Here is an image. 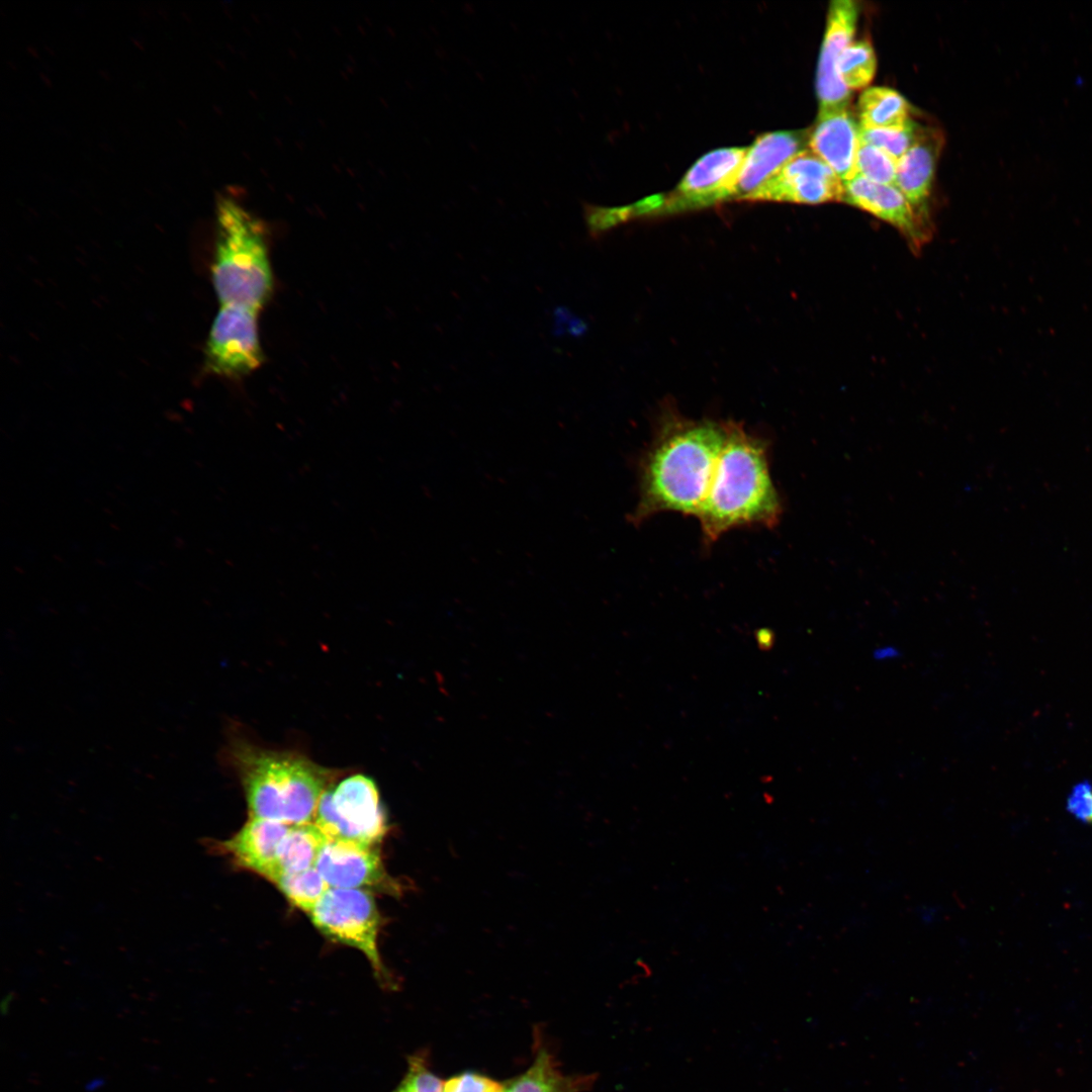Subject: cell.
I'll return each mask as SVG.
<instances>
[{
	"mask_svg": "<svg viewBox=\"0 0 1092 1092\" xmlns=\"http://www.w3.org/2000/svg\"><path fill=\"white\" fill-rule=\"evenodd\" d=\"M936 155V146L919 134L897 162L895 186L919 210L930 193Z\"/></svg>",
	"mask_w": 1092,
	"mask_h": 1092,
	"instance_id": "cell-16",
	"label": "cell"
},
{
	"mask_svg": "<svg viewBox=\"0 0 1092 1092\" xmlns=\"http://www.w3.org/2000/svg\"><path fill=\"white\" fill-rule=\"evenodd\" d=\"M724 439V423L668 414L640 464L639 500L632 520L660 512L698 515Z\"/></svg>",
	"mask_w": 1092,
	"mask_h": 1092,
	"instance_id": "cell-1",
	"label": "cell"
},
{
	"mask_svg": "<svg viewBox=\"0 0 1092 1092\" xmlns=\"http://www.w3.org/2000/svg\"><path fill=\"white\" fill-rule=\"evenodd\" d=\"M837 73L849 90L861 89L873 80L877 60L869 40H852L837 60Z\"/></svg>",
	"mask_w": 1092,
	"mask_h": 1092,
	"instance_id": "cell-20",
	"label": "cell"
},
{
	"mask_svg": "<svg viewBox=\"0 0 1092 1092\" xmlns=\"http://www.w3.org/2000/svg\"><path fill=\"white\" fill-rule=\"evenodd\" d=\"M229 754L252 818L312 823L322 796L336 778L334 770L298 752L263 748L241 738L231 742Z\"/></svg>",
	"mask_w": 1092,
	"mask_h": 1092,
	"instance_id": "cell-3",
	"label": "cell"
},
{
	"mask_svg": "<svg viewBox=\"0 0 1092 1092\" xmlns=\"http://www.w3.org/2000/svg\"><path fill=\"white\" fill-rule=\"evenodd\" d=\"M1067 808L1078 819L1092 824V785L1089 782L1074 786L1068 797Z\"/></svg>",
	"mask_w": 1092,
	"mask_h": 1092,
	"instance_id": "cell-26",
	"label": "cell"
},
{
	"mask_svg": "<svg viewBox=\"0 0 1092 1092\" xmlns=\"http://www.w3.org/2000/svg\"><path fill=\"white\" fill-rule=\"evenodd\" d=\"M919 134L912 120L902 126L894 127L859 126L860 143L875 146L897 160L917 141Z\"/></svg>",
	"mask_w": 1092,
	"mask_h": 1092,
	"instance_id": "cell-22",
	"label": "cell"
},
{
	"mask_svg": "<svg viewBox=\"0 0 1092 1092\" xmlns=\"http://www.w3.org/2000/svg\"><path fill=\"white\" fill-rule=\"evenodd\" d=\"M857 107L861 127H894L910 121L907 100L891 88L866 89L859 96Z\"/></svg>",
	"mask_w": 1092,
	"mask_h": 1092,
	"instance_id": "cell-18",
	"label": "cell"
},
{
	"mask_svg": "<svg viewBox=\"0 0 1092 1092\" xmlns=\"http://www.w3.org/2000/svg\"><path fill=\"white\" fill-rule=\"evenodd\" d=\"M212 283L220 305L258 310L273 290L266 233L261 220L224 198L216 209Z\"/></svg>",
	"mask_w": 1092,
	"mask_h": 1092,
	"instance_id": "cell-4",
	"label": "cell"
},
{
	"mask_svg": "<svg viewBox=\"0 0 1092 1092\" xmlns=\"http://www.w3.org/2000/svg\"><path fill=\"white\" fill-rule=\"evenodd\" d=\"M444 1083L425 1065L421 1058L411 1060L408 1071L394 1092H443Z\"/></svg>",
	"mask_w": 1092,
	"mask_h": 1092,
	"instance_id": "cell-24",
	"label": "cell"
},
{
	"mask_svg": "<svg viewBox=\"0 0 1092 1092\" xmlns=\"http://www.w3.org/2000/svg\"><path fill=\"white\" fill-rule=\"evenodd\" d=\"M897 162V159L885 151L859 142L855 157V175L875 183L895 186Z\"/></svg>",
	"mask_w": 1092,
	"mask_h": 1092,
	"instance_id": "cell-23",
	"label": "cell"
},
{
	"mask_svg": "<svg viewBox=\"0 0 1092 1092\" xmlns=\"http://www.w3.org/2000/svg\"><path fill=\"white\" fill-rule=\"evenodd\" d=\"M843 182L819 157L805 150L783 165L745 200L818 204L842 201Z\"/></svg>",
	"mask_w": 1092,
	"mask_h": 1092,
	"instance_id": "cell-9",
	"label": "cell"
},
{
	"mask_svg": "<svg viewBox=\"0 0 1092 1092\" xmlns=\"http://www.w3.org/2000/svg\"><path fill=\"white\" fill-rule=\"evenodd\" d=\"M858 145L859 126L848 107L818 110L808 146L842 182L855 176Z\"/></svg>",
	"mask_w": 1092,
	"mask_h": 1092,
	"instance_id": "cell-14",
	"label": "cell"
},
{
	"mask_svg": "<svg viewBox=\"0 0 1092 1092\" xmlns=\"http://www.w3.org/2000/svg\"><path fill=\"white\" fill-rule=\"evenodd\" d=\"M581 1084L564 1076L549 1053L541 1050L532 1066L505 1086V1092H576Z\"/></svg>",
	"mask_w": 1092,
	"mask_h": 1092,
	"instance_id": "cell-19",
	"label": "cell"
},
{
	"mask_svg": "<svg viewBox=\"0 0 1092 1092\" xmlns=\"http://www.w3.org/2000/svg\"><path fill=\"white\" fill-rule=\"evenodd\" d=\"M264 361L258 332V310L240 305H220L204 349L207 372L241 378Z\"/></svg>",
	"mask_w": 1092,
	"mask_h": 1092,
	"instance_id": "cell-7",
	"label": "cell"
},
{
	"mask_svg": "<svg viewBox=\"0 0 1092 1092\" xmlns=\"http://www.w3.org/2000/svg\"><path fill=\"white\" fill-rule=\"evenodd\" d=\"M809 131L779 130L755 139L747 153L736 184L735 200H745L783 165L807 150Z\"/></svg>",
	"mask_w": 1092,
	"mask_h": 1092,
	"instance_id": "cell-15",
	"label": "cell"
},
{
	"mask_svg": "<svg viewBox=\"0 0 1092 1092\" xmlns=\"http://www.w3.org/2000/svg\"><path fill=\"white\" fill-rule=\"evenodd\" d=\"M308 917L325 936L360 950L374 972H384L377 944L380 917L369 891L329 888Z\"/></svg>",
	"mask_w": 1092,
	"mask_h": 1092,
	"instance_id": "cell-6",
	"label": "cell"
},
{
	"mask_svg": "<svg viewBox=\"0 0 1092 1092\" xmlns=\"http://www.w3.org/2000/svg\"><path fill=\"white\" fill-rule=\"evenodd\" d=\"M443 1092H505V1086L487 1077L467 1072L446 1081Z\"/></svg>",
	"mask_w": 1092,
	"mask_h": 1092,
	"instance_id": "cell-25",
	"label": "cell"
},
{
	"mask_svg": "<svg viewBox=\"0 0 1092 1092\" xmlns=\"http://www.w3.org/2000/svg\"><path fill=\"white\" fill-rule=\"evenodd\" d=\"M842 201L895 226L915 251L929 240L930 231L923 212L894 185L875 183L855 175L843 182Z\"/></svg>",
	"mask_w": 1092,
	"mask_h": 1092,
	"instance_id": "cell-11",
	"label": "cell"
},
{
	"mask_svg": "<svg viewBox=\"0 0 1092 1092\" xmlns=\"http://www.w3.org/2000/svg\"><path fill=\"white\" fill-rule=\"evenodd\" d=\"M314 868L330 888L396 890L374 845L328 840Z\"/></svg>",
	"mask_w": 1092,
	"mask_h": 1092,
	"instance_id": "cell-10",
	"label": "cell"
},
{
	"mask_svg": "<svg viewBox=\"0 0 1092 1092\" xmlns=\"http://www.w3.org/2000/svg\"><path fill=\"white\" fill-rule=\"evenodd\" d=\"M898 654H899V652L895 647L886 646V647H882V648L877 649L876 652H875V657H877L878 659H883L884 660V659H891V658L897 657Z\"/></svg>",
	"mask_w": 1092,
	"mask_h": 1092,
	"instance_id": "cell-27",
	"label": "cell"
},
{
	"mask_svg": "<svg viewBox=\"0 0 1092 1092\" xmlns=\"http://www.w3.org/2000/svg\"><path fill=\"white\" fill-rule=\"evenodd\" d=\"M313 823L329 840L374 846L387 830L377 787L363 775L330 786L320 800Z\"/></svg>",
	"mask_w": 1092,
	"mask_h": 1092,
	"instance_id": "cell-5",
	"label": "cell"
},
{
	"mask_svg": "<svg viewBox=\"0 0 1092 1092\" xmlns=\"http://www.w3.org/2000/svg\"><path fill=\"white\" fill-rule=\"evenodd\" d=\"M857 17L858 6L855 1L830 2L817 66L816 91L819 110L849 106L851 93L840 79L836 66L842 51L853 40Z\"/></svg>",
	"mask_w": 1092,
	"mask_h": 1092,
	"instance_id": "cell-12",
	"label": "cell"
},
{
	"mask_svg": "<svg viewBox=\"0 0 1092 1092\" xmlns=\"http://www.w3.org/2000/svg\"><path fill=\"white\" fill-rule=\"evenodd\" d=\"M274 885L290 904L307 915L330 888L315 868L284 874Z\"/></svg>",
	"mask_w": 1092,
	"mask_h": 1092,
	"instance_id": "cell-21",
	"label": "cell"
},
{
	"mask_svg": "<svg viewBox=\"0 0 1092 1092\" xmlns=\"http://www.w3.org/2000/svg\"><path fill=\"white\" fill-rule=\"evenodd\" d=\"M291 825L263 818H252L231 838L215 849L235 864L251 871L271 883L278 878L277 851Z\"/></svg>",
	"mask_w": 1092,
	"mask_h": 1092,
	"instance_id": "cell-13",
	"label": "cell"
},
{
	"mask_svg": "<svg viewBox=\"0 0 1092 1092\" xmlns=\"http://www.w3.org/2000/svg\"><path fill=\"white\" fill-rule=\"evenodd\" d=\"M328 840V837L313 822L291 825L277 851V880L284 874L314 868L317 857Z\"/></svg>",
	"mask_w": 1092,
	"mask_h": 1092,
	"instance_id": "cell-17",
	"label": "cell"
},
{
	"mask_svg": "<svg viewBox=\"0 0 1092 1092\" xmlns=\"http://www.w3.org/2000/svg\"><path fill=\"white\" fill-rule=\"evenodd\" d=\"M783 513L766 444L740 425L724 423V439L706 497L697 515L707 543L744 526L775 527Z\"/></svg>",
	"mask_w": 1092,
	"mask_h": 1092,
	"instance_id": "cell-2",
	"label": "cell"
},
{
	"mask_svg": "<svg viewBox=\"0 0 1092 1092\" xmlns=\"http://www.w3.org/2000/svg\"><path fill=\"white\" fill-rule=\"evenodd\" d=\"M747 148L732 147L702 156L667 196L649 199L652 210L679 211L701 208L735 197L736 184Z\"/></svg>",
	"mask_w": 1092,
	"mask_h": 1092,
	"instance_id": "cell-8",
	"label": "cell"
}]
</instances>
